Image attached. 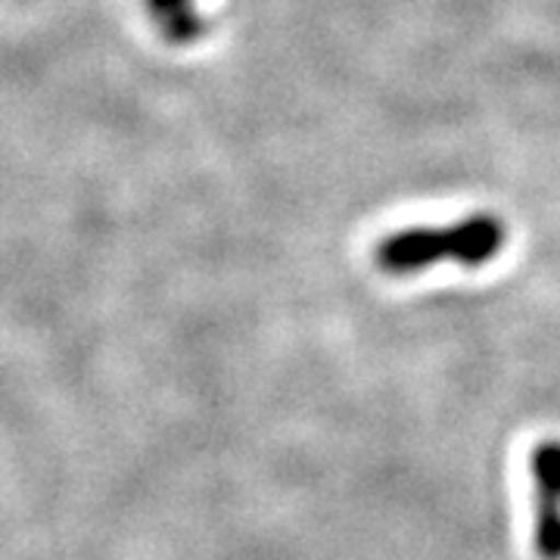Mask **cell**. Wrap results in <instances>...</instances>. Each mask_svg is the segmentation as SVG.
Returning <instances> with one entry per match:
<instances>
[{
  "label": "cell",
  "instance_id": "cell-1",
  "mask_svg": "<svg viewBox=\"0 0 560 560\" xmlns=\"http://www.w3.org/2000/svg\"><path fill=\"white\" fill-rule=\"evenodd\" d=\"M504 246V224L495 215H470L452 228H408L377 246V265L389 275H411L436 261L486 265Z\"/></svg>",
  "mask_w": 560,
  "mask_h": 560
},
{
  "label": "cell",
  "instance_id": "cell-2",
  "mask_svg": "<svg viewBox=\"0 0 560 560\" xmlns=\"http://www.w3.org/2000/svg\"><path fill=\"white\" fill-rule=\"evenodd\" d=\"M536 551L541 560H560V499L536 495Z\"/></svg>",
  "mask_w": 560,
  "mask_h": 560
},
{
  "label": "cell",
  "instance_id": "cell-3",
  "mask_svg": "<svg viewBox=\"0 0 560 560\" xmlns=\"http://www.w3.org/2000/svg\"><path fill=\"white\" fill-rule=\"evenodd\" d=\"M147 3L172 38L187 40L202 28L200 20L194 16V0H147Z\"/></svg>",
  "mask_w": 560,
  "mask_h": 560
},
{
  "label": "cell",
  "instance_id": "cell-4",
  "mask_svg": "<svg viewBox=\"0 0 560 560\" xmlns=\"http://www.w3.org/2000/svg\"><path fill=\"white\" fill-rule=\"evenodd\" d=\"M529 470L539 495L560 499V442H539L529 455Z\"/></svg>",
  "mask_w": 560,
  "mask_h": 560
}]
</instances>
